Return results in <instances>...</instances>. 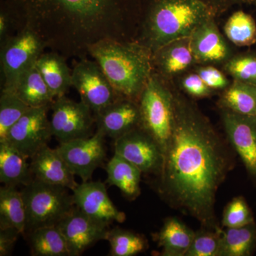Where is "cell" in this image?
Segmentation results:
<instances>
[{
    "instance_id": "1",
    "label": "cell",
    "mask_w": 256,
    "mask_h": 256,
    "mask_svg": "<svg viewBox=\"0 0 256 256\" xmlns=\"http://www.w3.org/2000/svg\"><path fill=\"white\" fill-rule=\"evenodd\" d=\"M174 124L158 191L174 208L216 228V196L232 168L226 146L196 105L173 88Z\"/></svg>"
},
{
    "instance_id": "2",
    "label": "cell",
    "mask_w": 256,
    "mask_h": 256,
    "mask_svg": "<svg viewBox=\"0 0 256 256\" xmlns=\"http://www.w3.org/2000/svg\"><path fill=\"white\" fill-rule=\"evenodd\" d=\"M16 32H36L66 58H86L102 40L136 42L142 0H3Z\"/></svg>"
},
{
    "instance_id": "3",
    "label": "cell",
    "mask_w": 256,
    "mask_h": 256,
    "mask_svg": "<svg viewBox=\"0 0 256 256\" xmlns=\"http://www.w3.org/2000/svg\"><path fill=\"white\" fill-rule=\"evenodd\" d=\"M216 16L201 0H142L136 42L153 54L171 42L191 36Z\"/></svg>"
},
{
    "instance_id": "4",
    "label": "cell",
    "mask_w": 256,
    "mask_h": 256,
    "mask_svg": "<svg viewBox=\"0 0 256 256\" xmlns=\"http://www.w3.org/2000/svg\"><path fill=\"white\" fill-rule=\"evenodd\" d=\"M88 55L98 64L121 97L139 101L154 72L152 54L138 42L105 40L89 48Z\"/></svg>"
},
{
    "instance_id": "5",
    "label": "cell",
    "mask_w": 256,
    "mask_h": 256,
    "mask_svg": "<svg viewBox=\"0 0 256 256\" xmlns=\"http://www.w3.org/2000/svg\"><path fill=\"white\" fill-rule=\"evenodd\" d=\"M138 104L141 128L156 141L164 154L174 124V94L169 80L153 72Z\"/></svg>"
},
{
    "instance_id": "6",
    "label": "cell",
    "mask_w": 256,
    "mask_h": 256,
    "mask_svg": "<svg viewBox=\"0 0 256 256\" xmlns=\"http://www.w3.org/2000/svg\"><path fill=\"white\" fill-rule=\"evenodd\" d=\"M69 188L35 178L22 190L26 212L25 234L35 229L57 226L74 210Z\"/></svg>"
},
{
    "instance_id": "7",
    "label": "cell",
    "mask_w": 256,
    "mask_h": 256,
    "mask_svg": "<svg viewBox=\"0 0 256 256\" xmlns=\"http://www.w3.org/2000/svg\"><path fill=\"white\" fill-rule=\"evenodd\" d=\"M46 48L41 37L28 28L16 32L1 45L2 90L14 92L22 76L35 66Z\"/></svg>"
},
{
    "instance_id": "8",
    "label": "cell",
    "mask_w": 256,
    "mask_h": 256,
    "mask_svg": "<svg viewBox=\"0 0 256 256\" xmlns=\"http://www.w3.org/2000/svg\"><path fill=\"white\" fill-rule=\"evenodd\" d=\"M72 87L78 92L80 101L95 114L121 96L95 60L80 58L72 69Z\"/></svg>"
},
{
    "instance_id": "9",
    "label": "cell",
    "mask_w": 256,
    "mask_h": 256,
    "mask_svg": "<svg viewBox=\"0 0 256 256\" xmlns=\"http://www.w3.org/2000/svg\"><path fill=\"white\" fill-rule=\"evenodd\" d=\"M50 128L57 140L68 142L92 134L96 124L94 112L84 102H76L66 96L56 98L50 107Z\"/></svg>"
},
{
    "instance_id": "10",
    "label": "cell",
    "mask_w": 256,
    "mask_h": 256,
    "mask_svg": "<svg viewBox=\"0 0 256 256\" xmlns=\"http://www.w3.org/2000/svg\"><path fill=\"white\" fill-rule=\"evenodd\" d=\"M50 110V106L30 108L10 128L2 141L10 143L28 159L32 158L44 146H48L53 136L47 116Z\"/></svg>"
},
{
    "instance_id": "11",
    "label": "cell",
    "mask_w": 256,
    "mask_h": 256,
    "mask_svg": "<svg viewBox=\"0 0 256 256\" xmlns=\"http://www.w3.org/2000/svg\"><path fill=\"white\" fill-rule=\"evenodd\" d=\"M105 138L96 130L88 137L60 143L56 150L73 174L87 182L106 159Z\"/></svg>"
},
{
    "instance_id": "12",
    "label": "cell",
    "mask_w": 256,
    "mask_h": 256,
    "mask_svg": "<svg viewBox=\"0 0 256 256\" xmlns=\"http://www.w3.org/2000/svg\"><path fill=\"white\" fill-rule=\"evenodd\" d=\"M114 153L137 166L144 174L160 176L164 154L156 141L138 128L114 140Z\"/></svg>"
},
{
    "instance_id": "13",
    "label": "cell",
    "mask_w": 256,
    "mask_h": 256,
    "mask_svg": "<svg viewBox=\"0 0 256 256\" xmlns=\"http://www.w3.org/2000/svg\"><path fill=\"white\" fill-rule=\"evenodd\" d=\"M57 227L66 240L70 256L82 255L96 242L107 240L110 230L108 225L92 220L76 206Z\"/></svg>"
},
{
    "instance_id": "14",
    "label": "cell",
    "mask_w": 256,
    "mask_h": 256,
    "mask_svg": "<svg viewBox=\"0 0 256 256\" xmlns=\"http://www.w3.org/2000/svg\"><path fill=\"white\" fill-rule=\"evenodd\" d=\"M222 116L230 144L256 183V116H242L224 109Z\"/></svg>"
},
{
    "instance_id": "15",
    "label": "cell",
    "mask_w": 256,
    "mask_h": 256,
    "mask_svg": "<svg viewBox=\"0 0 256 256\" xmlns=\"http://www.w3.org/2000/svg\"><path fill=\"white\" fill-rule=\"evenodd\" d=\"M72 192L75 206L92 220L108 226L126 220V214L114 206L102 182H82Z\"/></svg>"
},
{
    "instance_id": "16",
    "label": "cell",
    "mask_w": 256,
    "mask_h": 256,
    "mask_svg": "<svg viewBox=\"0 0 256 256\" xmlns=\"http://www.w3.org/2000/svg\"><path fill=\"white\" fill-rule=\"evenodd\" d=\"M94 116L96 130L114 140L141 127L139 104L126 98H119Z\"/></svg>"
},
{
    "instance_id": "17",
    "label": "cell",
    "mask_w": 256,
    "mask_h": 256,
    "mask_svg": "<svg viewBox=\"0 0 256 256\" xmlns=\"http://www.w3.org/2000/svg\"><path fill=\"white\" fill-rule=\"evenodd\" d=\"M190 41L197 64H224L234 55L218 30L215 18L200 25L190 36Z\"/></svg>"
},
{
    "instance_id": "18",
    "label": "cell",
    "mask_w": 256,
    "mask_h": 256,
    "mask_svg": "<svg viewBox=\"0 0 256 256\" xmlns=\"http://www.w3.org/2000/svg\"><path fill=\"white\" fill-rule=\"evenodd\" d=\"M30 166L35 178L64 186L73 191L78 184L74 180L73 172L60 154L56 148L44 146L31 158Z\"/></svg>"
},
{
    "instance_id": "19",
    "label": "cell",
    "mask_w": 256,
    "mask_h": 256,
    "mask_svg": "<svg viewBox=\"0 0 256 256\" xmlns=\"http://www.w3.org/2000/svg\"><path fill=\"white\" fill-rule=\"evenodd\" d=\"M154 72L169 80L196 64L190 37L171 42L152 54Z\"/></svg>"
},
{
    "instance_id": "20",
    "label": "cell",
    "mask_w": 256,
    "mask_h": 256,
    "mask_svg": "<svg viewBox=\"0 0 256 256\" xmlns=\"http://www.w3.org/2000/svg\"><path fill=\"white\" fill-rule=\"evenodd\" d=\"M66 58L54 50L44 52L35 64L55 98L66 96L72 87V70Z\"/></svg>"
},
{
    "instance_id": "21",
    "label": "cell",
    "mask_w": 256,
    "mask_h": 256,
    "mask_svg": "<svg viewBox=\"0 0 256 256\" xmlns=\"http://www.w3.org/2000/svg\"><path fill=\"white\" fill-rule=\"evenodd\" d=\"M28 158L12 146L0 142V182L6 186H26L34 176Z\"/></svg>"
},
{
    "instance_id": "22",
    "label": "cell",
    "mask_w": 256,
    "mask_h": 256,
    "mask_svg": "<svg viewBox=\"0 0 256 256\" xmlns=\"http://www.w3.org/2000/svg\"><path fill=\"white\" fill-rule=\"evenodd\" d=\"M195 232L176 217L164 220L154 238L164 256H185L191 246Z\"/></svg>"
},
{
    "instance_id": "23",
    "label": "cell",
    "mask_w": 256,
    "mask_h": 256,
    "mask_svg": "<svg viewBox=\"0 0 256 256\" xmlns=\"http://www.w3.org/2000/svg\"><path fill=\"white\" fill-rule=\"evenodd\" d=\"M107 183L119 188L130 200H134L140 194L141 175L137 166L114 153L106 166Z\"/></svg>"
},
{
    "instance_id": "24",
    "label": "cell",
    "mask_w": 256,
    "mask_h": 256,
    "mask_svg": "<svg viewBox=\"0 0 256 256\" xmlns=\"http://www.w3.org/2000/svg\"><path fill=\"white\" fill-rule=\"evenodd\" d=\"M15 94L30 108L52 107L54 96L34 66L22 76L15 88Z\"/></svg>"
},
{
    "instance_id": "25",
    "label": "cell",
    "mask_w": 256,
    "mask_h": 256,
    "mask_svg": "<svg viewBox=\"0 0 256 256\" xmlns=\"http://www.w3.org/2000/svg\"><path fill=\"white\" fill-rule=\"evenodd\" d=\"M26 212L22 192L16 186H4L0 188V228L16 229L25 235Z\"/></svg>"
},
{
    "instance_id": "26",
    "label": "cell",
    "mask_w": 256,
    "mask_h": 256,
    "mask_svg": "<svg viewBox=\"0 0 256 256\" xmlns=\"http://www.w3.org/2000/svg\"><path fill=\"white\" fill-rule=\"evenodd\" d=\"M220 256H250L256 249V223L220 228Z\"/></svg>"
},
{
    "instance_id": "27",
    "label": "cell",
    "mask_w": 256,
    "mask_h": 256,
    "mask_svg": "<svg viewBox=\"0 0 256 256\" xmlns=\"http://www.w3.org/2000/svg\"><path fill=\"white\" fill-rule=\"evenodd\" d=\"M220 106L242 116H256V86L234 80L224 90Z\"/></svg>"
},
{
    "instance_id": "28",
    "label": "cell",
    "mask_w": 256,
    "mask_h": 256,
    "mask_svg": "<svg viewBox=\"0 0 256 256\" xmlns=\"http://www.w3.org/2000/svg\"><path fill=\"white\" fill-rule=\"evenodd\" d=\"M32 254L36 256H70L66 240L57 226L35 229L28 234Z\"/></svg>"
},
{
    "instance_id": "29",
    "label": "cell",
    "mask_w": 256,
    "mask_h": 256,
    "mask_svg": "<svg viewBox=\"0 0 256 256\" xmlns=\"http://www.w3.org/2000/svg\"><path fill=\"white\" fill-rule=\"evenodd\" d=\"M229 41L237 46H250L256 43V23L252 15L242 10L233 13L224 28Z\"/></svg>"
},
{
    "instance_id": "30",
    "label": "cell",
    "mask_w": 256,
    "mask_h": 256,
    "mask_svg": "<svg viewBox=\"0 0 256 256\" xmlns=\"http://www.w3.org/2000/svg\"><path fill=\"white\" fill-rule=\"evenodd\" d=\"M106 240L110 244L112 256H136L148 248L144 236L119 227L110 229Z\"/></svg>"
},
{
    "instance_id": "31",
    "label": "cell",
    "mask_w": 256,
    "mask_h": 256,
    "mask_svg": "<svg viewBox=\"0 0 256 256\" xmlns=\"http://www.w3.org/2000/svg\"><path fill=\"white\" fill-rule=\"evenodd\" d=\"M30 108L14 92L2 90L0 97V141L4 140L10 128Z\"/></svg>"
},
{
    "instance_id": "32",
    "label": "cell",
    "mask_w": 256,
    "mask_h": 256,
    "mask_svg": "<svg viewBox=\"0 0 256 256\" xmlns=\"http://www.w3.org/2000/svg\"><path fill=\"white\" fill-rule=\"evenodd\" d=\"M224 68L234 80L256 86V52L232 56Z\"/></svg>"
},
{
    "instance_id": "33",
    "label": "cell",
    "mask_w": 256,
    "mask_h": 256,
    "mask_svg": "<svg viewBox=\"0 0 256 256\" xmlns=\"http://www.w3.org/2000/svg\"><path fill=\"white\" fill-rule=\"evenodd\" d=\"M195 232L191 246L185 256H220V227Z\"/></svg>"
},
{
    "instance_id": "34",
    "label": "cell",
    "mask_w": 256,
    "mask_h": 256,
    "mask_svg": "<svg viewBox=\"0 0 256 256\" xmlns=\"http://www.w3.org/2000/svg\"><path fill=\"white\" fill-rule=\"evenodd\" d=\"M254 222H256L252 210L244 197H235L224 208L222 226L238 228Z\"/></svg>"
},
{
    "instance_id": "35",
    "label": "cell",
    "mask_w": 256,
    "mask_h": 256,
    "mask_svg": "<svg viewBox=\"0 0 256 256\" xmlns=\"http://www.w3.org/2000/svg\"><path fill=\"white\" fill-rule=\"evenodd\" d=\"M196 72L212 90H225L230 85V82L226 76L213 66L198 67Z\"/></svg>"
},
{
    "instance_id": "36",
    "label": "cell",
    "mask_w": 256,
    "mask_h": 256,
    "mask_svg": "<svg viewBox=\"0 0 256 256\" xmlns=\"http://www.w3.org/2000/svg\"><path fill=\"white\" fill-rule=\"evenodd\" d=\"M182 87L186 94L194 98L207 97L212 92L196 72L185 76L182 80Z\"/></svg>"
},
{
    "instance_id": "37",
    "label": "cell",
    "mask_w": 256,
    "mask_h": 256,
    "mask_svg": "<svg viewBox=\"0 0 256 256\" xmlns=\"http://www.w3.org/2000/svg\"><path fill=\"white\" fill-rule=\"evenodd\" d=\"M15 30L14 18L8 5L2 0L0 9V46L12 36V32Z\"/></svg>"
},
{
    "instance_id": "38",
    "label": "cell",
    "mask_w": 256,
    "mask_h": 256,
    "mask_svg": "<svg viewBox=\"0 0 256 256\" xmlns=\"http://www.w3.org/2000/svg\"><path fill=\"white\" fill-rule=\"evenodd\" d=\"M20 232L13 228H0V256H9L14 246Z\"/></svg>"
},
{
    "instance_id": "39",
    "label": "cell",
    "mask_w": 256,
    "mask_h": 256,
    "mask_svg": "<svg viewBox=\"0 0 256 256\" xmlns=\"http://www.w3.org/2000/svg\"><path fill=\"white\" fill-rule=\"evenodd\" d=\"M214 13L220 15L235 5L252 4L256 6V0H201Z\"/></svg>"
}]
</instances>
